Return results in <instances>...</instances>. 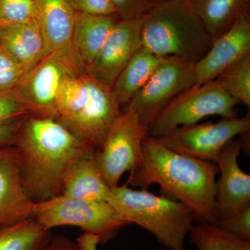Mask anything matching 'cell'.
<instances>
[{
    "label": "cell",
    "instance_id": "1",
    "mask_svg": "<svg viewBox=\"0 0 250 250\" xmlns=\"http://www.w3.org/2000/svg\"><path fill=\"white\" fill-rule=\"evenodd\" d=\"M218 172L216 164L175 152L148 136L143 143L142 164L131 172L127 184L142 189L158 184L167 196L187 207L195 221L218 225Z\"/></svg>",
    "mask_w": 250,
    "mask_h": 250
},
{
    "label": "cell",
    "instance_id": "2",
    "mask_svg": "<svg viewBox=\"0 0 250 250\" xmlns=\"http://www.w3.org/2000/svg\"><path fill=\"white\" fill-rule=\"evenodd\" d=\"M14 146L28 198L39 203L62 195V179L77 158L90 150L53 118L28 116L20 121Z\"/></svg>",
    "mask_w": 250,
    "mask_h": 250
},
{
    "label": "cell",
    "instance_id": "3",
    "mask_svg": "<svg viewBox=\"0 0 250 250\" xmlns=\"http://www.w3.org/2000/svg\"><path fill=\"white\" fill-rule=\"evenodd\" d=\"M122 113L111 88L88 71L64 81L56 102L54 120L97 152Z\"/></svg>",
    "mask_w": 250,
    "mask_h": 250
},
{
    "label": "cell",
    "instance_id": "4",
    "mask_svg": "<svg viewBox=\"0 0 250 250\" xmlns=\"http://www.w3.org/2000/svg\"><path fill=\"white\" fill-rule=\"evenodd\" d=\"M142 47L159 57H177L196 64L213 39L190 1L152 5L142 18Z\"/></svg>",
    "mask_w": 250,
    "mask_h": 250
},
{
    "label": "cell",
    "instance_id": "5",
    "mask_svg": "<svg viewBox=\"0 0 250 250\" xmlns=\"http://www.w3.org/2000/svg\"><path fill=\"white\" fill-rule=\"evenodd\" d=\"M108 202L126 223L147 230L165 249L184 250L195 221L190 210L180 202L147 189L133 190L127 183L111 189Z\"/></svg>",
    "mask_w": 250,
    "mask_h": 250
},
{
    "label": "cell",
    "instance_id": "6",
    "mask_svg": "<svg viewBox=\"0 0 250 250\" xmlns=\"http://www.w3.org/2000/svg\"><path fill=\"white\" fill-rule=\"evenodd\" d=\"M88 71L70 43L42 57L9 91L29 116L54 119L56 102L64 81Z\"/></svg>",
    "mask_w": 250,
    "mask_h": 250
},
{
    "label": "cell",
    "instance_id": "7",
    "mask_svg": "<svg viewBox=\"0 0 250 250\" xmlns=\"http://www.w3.org/2000/svg\"><path fill=\"white\" fill-rule=\"evenodd\" d=\"M34 218L47 229L74 226L93 235L102 244L113 239L129 225L108 202L91 201L60 195L36 203Z\"/></svg>",
    "mask_w": 250,
    "mask_h": 250
},
{
    "label": "cell",
    "instance_id": "8",
    "mask_svg": "<svg viewBox=\"0 0 250 250\" xmlns=\"http://www.w3.org/2000/svg\"><path fill=\"white\" fill-rule=\"evenodd\" d=\"M239 102L230 96L216 80L186 90L171 102L148 127L149 137L159 139L174 130L197 124L207 117H238Z\"/></svg>",
    "mask_w": 250,
    "mask_h": 250
},
{
    "label": "cell",
    "instance_id": "9",
    "mask_svg": "<svg viewBox=\"0 0 250 250\" xmlns=\"http://www.w3.org/2000/svg\"><path fill=\"white\" fill-rule=\"evenodd\" d=\"M148 128L132 111H123L108 131L93 160L102 179L111 189L119 186L122 176L142 164L143 143Z\"/></svg>",
    "mask_w": 250,
    "mask_h": 250
},
{
    "label": "cell",
    "instance_id": "10",
    "mask_svg": "<svg viewBox=\"0 0 250 250\" xmlns=\"http://www.w3.org/2000/svg\"><path fill=\"white\" fill-rule=\"evenodd\" d=\"M195 83V64L166 57L123 111L134 112L148 128L171 102Z\"/></svg>",
    "mask_w": 250,
    "mask_h": 250
},
{
    "label": "cell",
    "instance_id": "11",
    "mask_svg": "<svg viewBox=\"0 0 250 250\" xmlns=\"http://www.w3.org/2000/svg\"><path fill=\"white\" fill-rule=\"evenodd\" d=\"M250 112L246 116L223 118L217 123L183 126L156 139L181 154L217 164L222 149L236 136L249 134Z\"/></svg>",
    "mask_w": 250,
    "mask_h": 250
},
{
    "label": "cell",
    "instance_id": "12",
    "mask_svg": "<svg viewBox=\"0 0 250 250\" xmlns=\"http://www.w3.org/2000/svg\"><path fill=\"white\" fill-rule=\"evenodd\" d=\"M142 18L119 20L116 23L88 68L95 80L111 88L122 70L142 47Z\"/></svg>",
    "mask_w": 250,
    "mask_h": 250
},
{
    "label": "cell",
    "instance_id": "13",
    "mask_svg": "<svg viewBox=\"0 0 250 250\" xmlns=\"http://www.w3.org/2000/svg\"><path fill=\"white\" fill-rule=\"evenodd\" d=\"M243 149L240 140H231L222 149L216 164L220 173L215 184L220 221L250 207V175L242 170L238 161Z\"/></svg>",
    "mask_w": 250,
    "mask_h": 250
},
{
    "label": "cell",
    "instance_id": "14",
    "mask_svg": "<svg viewBox=\"0 0 250 250\" xmlns=\"http://www.w3.org/2000/svg\"><path fill=\"white\" fill-rule=\"evenodd\" d=\"M250 55V16L246 14L213 39L209 50L195 64L193 87L215 80L224 70Z\"/></svg>",
    "mask_w": 250,
    "mask_h": 250
},
{
    "label": "cell",
    "instance_id": "15",
    "mask_svg": "<svg viewBox=\"0 0 250 250\" xmlns=\"http://www.w3.org/2000/svg\"><path fill=\"white\" fill-rule=\"evenodd\" d=\"M35 207L23 189L17 149L0 147V228L34 218Z\"/></svg>",
    "mask_w": 250,
    "mask_h": 250
},
{
    "label": "cell",
    "instance_id": "16",
    "mask_svg": "<svg viewBox=\"0 0 250 250\" xmlns=\"http://www.w3.org/2000/svg\"><path fill=\"white\" fill-rule=\"evenodd\" d=\"M75 16L67 0H36V21L43 38L44 57L71 43Z\"/></svg>",
    "mask_w": 250,
    "mask_h": 250
},
{
    "label": "cell",
    "instance_id": "17",
    "mask_svg": "<svg viewBox=\"0 0 250 250\" xmlns=\"http://www.w3.org/2000/svg\"><path fill=\"white\" fill-rule=\"evenodd\" d=\"M95 152L90 150L84 153L68 167L62 179V196L108 202L111 189L104 182L95 165Z\"/></svg>",
    "mask_w": 250,
    "mask_h": 250
},
{
    "label": "cell",
    "instance_id": "18",
    "mask_svg": "<svg viewBox=\"0 0 250 250\" xmlns=\"http://www.w3.org/2000/svg\"><path fill=\"white\" fill-rule=\"evenodd\" d=\"M0 45L28 72L44 57V41L37 21L0 24Z\"/></svg>",
    "mask_w": 250,
    "mask_h": 250
},
{
    "label": "cell",
    "instance_id": "19",
    "mask_svg": "<svg viewBox=\"0 0 250 250\" xmlns=\"http://www.w3.org/2000/svg\"><path fill=\"white\" fill-rule=\"evenodd\" d=\"M119 20L114 16L75 12L71 44L88 70Z\"/></svg>",
    "mask_w": 250,
    "mask_h": 250
},
{
    "label": "cell",
    "instance_id": "20",
    "mask_svg": "<svg viewBox=\"0 0 250 250\" xmlns=\"http://www.w3.org/2000/svg\"><path fill=\"white\" fill-rule=\"evenodd\" d=\"M166 58L158 57L143 47L136 52L111 88L121 108H125L139 93Z\"/></svg>",
    "mask_w": 250,
    "mask_h": 250
},
{
    "label": "cell",
    "instance_id": "21",
    "mask_svg": "<svg viewBox=\"0 0 250 250\" xmlns=\"http://www.w3.org/2000/svg\"><path fill=\"white\" fill-rule=\"evenodd\" d=\"M190 2L213 40L250 11V0H190Z\"/></svg>",
    "mask_w": 250,
    "mask_h": 250
},
{
    "label": "cell",
    "instance_id": "22",
    "mask_svg": "<svg viewBox=\"0 0 250 250\" xmlns=\"http://www.w3.org/2000/svg\"><path fill=\"white\" fill-rule=\"evenodd\" d=\"M53 235L35 218L0 228V250H42Z\"/></svg>",
    "mask_w": 250,
    "mask_h": 250
},
{
    "label": "cell",
    "instance_id": "23",
    "mask_svg": "<svg viewBox=\"0 0 250 250\" xmlns=\"http://www.w3.org/2000/svg\"><path fill=\"white\" fill-rule=\"evenodd\" d=\"M188 236L198 250H250V241L238 239L214 224L194 225Z\"/></svg>",
    "mask_w": 250,
    "mask_h": 250
},
{
    "label": "cell",
    "instance_id": "24",
    "mask_svg": "<svg viewBox=\"0 0 250 250\" xmlns=\"http://www.w3.org/2000/svg\"><path fill=\"white\" fill-rule=\"evenodd\" d=\"M239 103L250 106V55L224 70L215 79Z\"/></svg>",
    "mask_w": 250,
    "mask_h": 250
},
{
    "label": "cell",
    "instance_id": "25",
    "mask_svg": "<svg viewBox=\"0 0 250 250\" xmlns=\"http://www.w3.org/2000/svg\"><path fill=\"white\" fill-rule=\"evenodd\" d=\"M36 19V0H0V24H14Z\"/></svg>",
    "mask_w": 250,
    "mask_h": 250
},
{
    "label": "cell",
    "instance_id": "26",
    "mask_svg": "<svg viewBox=\"0 0 250 250\" xmlns=\"http://www.w3.org/2000/svg\"><path fill=\"white\" fill-rule=\"evenodd\" d=\"M27 72L0 45V92L9 91Z\"/></svg>",
    "mask_w": 250,
    "mask_h": 250
},
{
    "label": "cell",
    "instance_id": "27",
    "mask_svg": "<svg viewBox=\"0 0 250 250\" xmlns=\"http://www.w3.org/2000/svg\"><path fill=\"white\" fill-rule=\"evenodd\" d=\"M218 226L238 239L250 241V207L233 216L220 220Z\"/></svg>",
    "mask_w": 250,
    "mask_h": 250
},
{
    "label": "cell",
    "instance_id": "28",
    "mask_svg": "<svg viewBox=\"0 0 250 250\" xmlns=\"http://www.w3.org/2000/svg\"><path fill=\"white\" fill-rule=\"evenodd\" d=\"M29 116L9 91L0 92V124L21 121Z\"/></svg>",
    "mask_w": 250,
    "mask_h": 250
},
{
    "label": "cell",
    "instance_id": "29",
    "mask_svg": "<svg viewBox=\"0 0 250 250\" xmlns=\"http://www.w3.org/2000/svg\"><path fill=\"white\" fill-rule=\"evenodd\" d=\"M120 20H133L142 18L152 4L149 0H111Z\"/></svg>",
    "mask_w": 250,
    "mask_h": 250
},
{
    "label": "cell",
    "instance_id": "30",
    "mask_svg": "<svg viewBox=\"0 0 250 250\" xmlns=\"http://www.w3.org/2000/svg\"><path fill=\"white\" fill-rule=\"evenodd\" d=\"M75 12L97 15L116 16V11L111 0H67Z\"/></svg>",
    "mask_w": 250,
    "mask_h": 250
},
{
    "label": "cell",
    "instance_id": "31",
    "mask_svg": "<svg viewBox=\"0 0 250 250\" xmlns=\"http://www.w3.org/2000/svg\"><path fill=\"white\" fill-rule=\"evenodd\" d=\"M20 121L0 124V147L14 146Z\"/></svg>",
    "mask_w": 250,
    "mask_h": 250
},
{
    "label": "cell",
    "instance_id": "32",
    "mask_svg": "<svg viewBox=\"0 0 250 250\" xmlns=\"http://www.w3.org/2000/svg\"><path fill=\"white\" fill-rule=\"evenodd\" d=\"M42 250H81L77 242L62 235L52 236L50 241Z\"/></svg>",
    "mask_w": 250,
    "mask_h": 250
},
{
    "label": "cell",
    "instance_id": "33",
    "mask_svg": "<svg viewBox=\"0 0 250 250\" xmlns=\"http://www.w3.org/2000/svg\"><path fill=\"white\" fill-rule=\"evenodd\" d=\"M77 243L81 250H98V245L100 242L96 236L88 234V233H83L77 239ZM164 250H170L164 249Z\"/></svg>",
    "mask_w": 250,
    "mask_h": 250
},
{
    "label": "cell",
    "instance_id": "34",
    "mask_svg": "<svg viewBox=\"0 0 250 250\" xmlns=\"http://www.w3.org/2000/svg\"><path fill=\"white\" fill-rule=\"evenodd\" d=\"M149 2L152 5L161 4V3L165 2H187V1H190V0H149Z\"/></svg>",
    "mask_w": 250,
    "mask_h": 250
}]
</instances>
